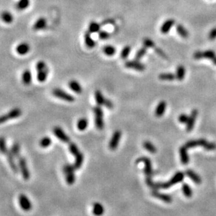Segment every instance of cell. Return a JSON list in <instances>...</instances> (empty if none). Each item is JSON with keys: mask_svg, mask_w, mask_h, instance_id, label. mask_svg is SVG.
Masks as SVG:
<instances>
[{"mask_svg": "<svg viewBox=\"0 0 216 216\" xmlns=\"http://www.w3.org/2000/svg\"><path fill=\"white\" fill-rule=\"evenodd\" d=\"M100 25H99L98 23L94 22V21L91 22L89 25H88V32H89L90 33L98 32L100 31Z\"/></svg>", "mask_w": 216, "mask_h": 216, "instance_id": "35", "label": "cell"}, {"mask_svg": "<svg viewBox=\"0 0 216 216\" xmlns=\"http://www.w3.org/2000/svg\"><path fill=\"white\" fill-rule=\"evenodd\" d=\"M198 113L199 112L197 110H193L192 111L191 114H190L189 119H188L187 124H186V129H187V131H188V132L191 131L194 128V124H195L196 119L197 117Z\"/></svg>", "mask_w": 216, "mask_h": 216, "instance_id": "13", "label": "cell"}, {"mask_svg": "<svg viewBox=\"0 0 216 216\" xmlns=\"http://www.w3.org/2000/svg\"><path fill=\"white\" fill-rule=\"evenodd\" d=\"M18 166L20 170L21 173H22L23 178L25 180H28L29 177H30V173H29L28 168H27L26 160H25V159L23 157V156H20V157L18 158Z\"/></svg>", "mask_w": 216, "mask_h": 216, "instance_id": "8", "label": "cell"}, {"mask_svg": "<svg viewBox=\"0 0 216 216\" xmlns=\"http://www.w3.org/2000/svg\"><path fill=\"white\" fill-rule=\"evenodd\" d=\"M103 52H104L107 56H113V55L115 54L116 49L114 46H112L111 45H107L103 48Z\"/></svg>", "mask_w": 216, "mask_h": 216, "instance_id": "40", "label": "cell"}, {"mask_svg": "<svg viewBox=\"0 0 216 216\" xmlns=\"http://www.w3.org/2000/svg\"><path fill=\"white\" fill-rule=\"evenodd\" d=\"M188 119H189V116H188L187 114H182L179 116L178 120L179 122L182 123V124H187Z\"/></svg>", "mask_w": 216, "mask_h": 216, "instance_id": "47", "label": "cell"}, {"mask_svg": "<svg viewBox=\"0 0 216 216\" xmlns=\"http://www.w3.org/2000/svg\"><path fill=\"white\" fill-rule=\"evenodd\" d=\"M29 5V0H19L17 3L16 7L18 10H25Z\"/></svg>", "mask_w": 216, "mask_h": 216, "instance_id": "37", "label": "cell"}, {"mask_svg": "<svg viewBox=\"0 0 216 216\" xmlns=\"http://www.w3.org/2000/svg\"><path fill=\"white\" fill-rule=\"evenodd\" d=\"M21 114H22V111L20 108H14V109L10 110L8 113L0 116V124H3L7 121L18 118L21 116Z\"/></svg>", "mask_w": 216, "mask_h": 216, "instance_id": "5", "label": "cell"}, {"mask_svg": "<svg viewBox=\"0 0 216 216\" xmlns=\"http://www.w3.org/2000/svg\"><path fill=\"white\" fill-rule=\"evenodd\" d=\"M46 20L43 17L39 18L38 20L33 25V29L35 30H41V29H44L46 27Z\"/></svg>", "mask_w": 216, "mask_h": 216, "instance_id": "22", "label": "cell"}, {"mask_svg": "<svg viewBox=\"0 0 216 216\" xmlns=\"http://www.w3.org/2000/svg\"><path fill=\"white\" fill-rule=\"evenodd\" d=\"M84 162V155L83 154L80 152L79 154H78L77 156H75V164H74V167H75V169H79L81 168L82 166V164H83Z\"/></svg>", "mask_w": 216, "mask_h": 216, "instance_id": "30", "label": "cell"}, {"mask_svg": "<svg viewBox=\"0 0 216 216\" xmlns=\"http://www.w3.org/2000/svg\"><path fill=\"white\" fill-rule=\"evenodd\" d=\"M155 52L159 55V56H160L161 57H162V58H167L166 54H165V52L164 51L161 49V48H155Z\"/></svg>", "mask_w": 216, "mask_h": 216, "instance_id": "50", "label": "cell"}, {"mask_svg": "<svg viewBox=\"0 0 216 216\" xmlns=\"http://www.w3.org/2000/svg\"><path fill=\"white\" fill-rule=\"evenodd\" d=\"M185 173H186V175H187V176L189 177L194 183L201 184V183H202V179H201L200 176L198 174H196L194 171L189 169V170H187V171H186Z\"/></svg>", "mask_w": 216, "mask_h": 216, "instance_id": "23", "label": "cell"}, {"mask_svg": "<svg viewBox=\"0 0 216 216\" xmlns=\"http://www.w3.org/2000/svg\"><path fill=\"white\" fill-rule=\"evenodd\" d=\"M29 50H30V46L26 42H22V43L19 44L16 48L17 54L20 56L26 55L29 51Z\"/></svg>", "mask_w": 216, "mask_h": 216, "instance_id": "14", "label": "cell"}, {"mask_svg": "<svg viewBox=\"0 0 216 216\" xmlns=\"http://www.w3.org/2000/svg\"><path fill=\"white\" fill-rule=\"evenodd\" d=\"M32 81V73L29 69H25L22 74V82L25 86H29Z\"/></svg>", "mask_w": 216, "mask_h": 216, "instance_id": "19", "label": "cell"}, {"mask_svg": "<svg viewBox=\"0 0 216 216\" xmlns=\"http://www.w3.org/2000/svg\"><path fill=\"white\" fill-rule=\"evenodd\" d=\"M88 120L85 118H82L77 122V128L79 131H83L88 127Z\"/></svg>", "mask_w": 216, "mask_h": 216, "instance_id": "36", "label": "cell"}, {"mask_svg": "<svg viewBox=\"0 0 216 216\" xmlns=\"http://www.w3.org/2000/svg\"><path fill=\"white\" fill-rule=\"evenodd\" d=\"M159 78L163 81H173L176 77L174 74L167 73H162L159 76Z\"/></svg>", "mask_w": 216, "mask_h": 216, "instance_id": "33", "label": "cell"}, {"mask_svg": "<svg viewBox=\"0 0 216 216\" xmlns=\"http://www.w3.org/2000/svg\"><path fill=\"white\" fill-rule=\"evenodd\" d=\"M206 143H207L206 140L202 138V139L196 140L188 141L187 143H186L185 146L187 148V149H189V148L195 147L196 146H202V147H204V146L206 145Z\"/></svg>", "mask_w": 216, "mask_h": 216, "instance_id": "16", "label": "cell"}, {"mask_svg": "<svg viewBox=\"0 0 216 216\" xmlns=\"http://www.w3.org/2000/svg\"><path fill=\"white\" fill-rule=\"evenodd\" d=\"M51 139L49 137H44L39 141V145L42 148H46L51 145Z\"/></svg>", "mask_w": 216, "mask_h": 216, "instance_id": "39", "label": "cell"}, {"mask_svg": "<svg viewBox=\"0 0 216 216\" xmlns=\"http://www.w3.org/2000/svg\"><path fill=\"white\" fill-rule=\"evenodd\" d=\"M95 99H96L97 105H99V106L104 105L105 98H104V96H103L102 93L99 90H97L96 93H95Z\"/></svg>", "mask_w": 216, "mask_h": 216, "instance_id": "31", "label": "cell"}, {"mask_svg": "<svg viewBox=\"0 0 216 216\" xmlns=\"http://www.w3.org/2000/svg\"><path fill=\"white\" fill-rule=\"evenodd\" d=\"M143 147L145 148L146 150L150 152L152 154H155L156 152V148L152 143L149 141H145L143 143Z\"/></svg>", "mask_w": 216, "mask_h": 216, "instance_id": "34", "label": "cell"}, {"mask_svg": "<svg viewBox=\"0 0 216 216\" xmlns=\"http://www.w3.org/2000/svg\"><path fill=\"white\" fill-rule=\"evenodd\" d=\"M185 75V67L183 65H179L177 66L176 69V75H175V77H176V79L179 81H182L184 79Z\"/></svg>", "mask_w": 216, "mask_h": 216, "instance_id": "27", "label": "cell"}, {"mask_svg": "<svg viewBox=\"0 0 216 216\" xmlns=\"http://www.w3.org/2000/svg\"><path fill=\"white\" fill-rule=\"evenodd\" d=\"M1 18L2 20L6 23H11L14 20V17H13L12 14L8 11H3L1 14Z\"/></svg>", "mask_w": 216, "mask_h": 216, "instance_id": "28", "label": "cell"}, {"mask_svg": "<svg viewBox=\"0 0 216 216\" xmlns=\"http://www.w3.org/2000/svg\"><path fill=\"white\" fill-rule=\"evenodd\" d=\"M125 66L127 68L133 69L137 71H144L145 69V65L139 62V60H129L125 63Z\"/></svg>", "mask_w": 216, "mask_h": 216, "instance_id": "11", "label": "cell"}, {"mask_svg": "<svg viewBox=\"0 0 216 216\" xmlns=\"http://www.w3.org/2000/svg\"><path fill=\"white\" fill-rule=\"evenodd\" d=\"M75 167L73 165L65 164L63 166V173H65V178L67 184L69 185H73L75 181Z\"/></svg>", "mask_w": 216, "mask_h": 216, "instance_id": "4", "label": "cell"}, {"mask_svg": "<svg viewBox=\"0 0 216 216\" xmlns=\"http://www.w3.org/2000/svg\"><path fill=\"white\" fill-rule=\"evenodd\" d=\"M174 24L175 20H173V19H168V20H166L163 23L162 27H161V32H162L163 34L168 33Z\"/></svg>", "mask_w": 216, "mask_h": 216, "instance_id": "20", "label": "cell"}, {"mask_svg": "<svg viewBox=\"0 0 216 216\" xmlns=\"http://www.w3.org/2000/svg\"><path fill=\"white\" fill-rule=\"evenodd\" d=\"M121 137H122V132L120 131H116L113 133V135H112L109 143V147L110 150H114L116 149L118 144L119 143Z\"/></svg>", "mask_w": 216, "mask_h": 216, "instance_id": "12", "label": "cell"}, {"mask_svg": "<svg viewBox=\"0 0 216 216\" xmlns=\"http://www.w3.org/2000/svg\"><path fill=\"white\" fill-rule=\"evenodd\" d=\"M90 34L91 33L89 32L85 33V35H84V41H85V44L88 48H92L96 46V42L92 39V37H91Z\"/></svg>", "mask_w": 216, "mask_h": 216, "instance_id": "26", "label": "cell"}, {"mask_svg": "<svg viewBox=\"0 0 216 216\" xmlns=\"http://www.w3.org/2000/svg\"><path fill=\"white\" fill-rule=\"evenodd\" d=\"M143 163L145 164V173L146 175V181L151 180V177L152 175V164L151 161L149 158L147 157H140L138 159L136 160V163Z\"/></svg>", "mask_w": 216, "mask_h": 216, "instance_id": "7", "label": "cell"}, {"mask_svg": "<svg viewBox=\"0 0 216 216\" xmlns=\"http://www.w3.org/2000/svg\"><path fill=\"white\" fill-rule=\"evenodd\" d=\"M52 93L55 97L60 98L61 100L67 101V102L72 103L75 100V98L72 95L69 94L68 93L60 89V88H54Z\"/></svg>", "mask_w": 216, "mask_h": 216, "instance_id": "6", "label": "cell"}, {"mask_svg": "<svg viewBox=\"0 0 216 216\" xmlns=\"http://www.w3.org/2000/svg\"><path fill=\"white\" fill-rule=\"evenodd\" d=\"M69 87L70 88L71 90H73L74 92L77 93V94H81L82 92V87L80 85V84L76 80H72L69 82L68 84Z\"/></svg>", "mask_w": 216, "mask_h": 216, "instance_id": "24", "label": "cell"}, {"mask_svg": "<svg viewBox=\"0 0 216 216\" xmlns=\"http://www.w3.org/2000/svg\"><path fill=\"white\" fill-rule=\"evenodd\" d=\"M18 202L19 204L21 207V208L23 209L24 211H29L32 208V203L29 200V199L27 197L26 195L25 194H21L18 196Z\"/></svg>", "mask_w": 216, "mask_h": 216, "instance_id": "9", "label": "cell"}, {"mask_svg": "<svg viewBox=\"0 0 216 216\" xmlns=\"http://www.w3.org/2000/svg\"><path fill=\"white\" fill-rule=\"evenodd\" d=\"M36 69L37 72V78L39 82H44L47 79L48 75V67L46 63L43 60H40L36 65Z\"/></svg>", "mask_w": 216, "mask_h": 216, "instance_id": "2", "label": "cell"}, {"mask_svg": "<svg viewBox=\"0 0 216 216\" xmlns=\"http://www.w3.org/2000/svg\"><path fill=\"white\" fill-rule=\"evenodd\" d=\"M8 151V150L6 147V140L4 137H0V152L2 154H5L7 153Z\"/></svg>", "mask_w": 216, "mask_h": 216, "instance_id": "42", "label": "cell"}, {"mask_svg": "<svg viewBox=\"0 0 216 216\" xmlns=\"http://www.w3.org/2000/svg\"><path fill=\"white\" fill-rule=\"evenodd\" d=\"M208 38L211 40H213L215 39L216 38V27H214V28H213L212 30L210 32V33H209V35H208Z\"/></svg>", "mask_w": 216, "mask_h": 216, "instance_id": "52", "label": "cell"}, {"mask_svg": "<svg viewBox=\"0 0 216 216\" xmlns=\"http://www.w3.org/2000/svg\"><path fill=\"white\" fill-rule=\"evenodd\" d=\"M180 156H181V162L184 165H187L189 163L190 159L187 153V148L185 146H183L180 148Z\"/></svg>", "mask_w": 216, "mask_h": 216, "instance_id": "17", "label": "cell"}, {"mask_svg": "<svg viewBox=\"0 0 216 216\" xmlns=\"http://www.w3.org/2000/svg\"><path fill=\"white\" fill-rule=\"evenodd\" d=\"M10 151L11 152V153L13 154V155L15 156V158H19L20 156V145H19L18 143H14V145H12L11 149Z\"/></svg>", "mask_w": 216, "mask_h": 216, "instance_id": "38", "label": "cell"}, {"mask_svg": "<svg viewBox=\"0 0 216 216\" xmlns=\"http://www.w3.org/2000/svg\"><path fill=\"white\" fill-rule=\"evenodd\" d=\"M194 58L196 60H200V59L204 58V55L202 51H196L194 54Z\"/></svg>", "mask_w": 216, "mask_h": 216, "instance_id": "51", "label": "cell"}, {"mask_svg": "<svg viewBox=\"0 0 216 216\" xmlns=\"http://www.w3.org/2000/svg\"><path fill=\"white\" fill-rule=\"evenodd\" d=\"M183 192L186 197L190 198L192 196V190L189 185L187 184H183Z\"/></svg>", "mask_w": 216, "mask_h": 216, "instance_id": "41", "label": "cell"}, {"mask_svg": "<svg viewBox=\"0 0 216 216\" xmlns=\"http://www.w3.org/2000/svg\"><path fill=\"white\" fill-rule=\"evenodd\" d=\"M176 31L181 37L183 38H187L189 36V32L185 27L182 25H177L176 26Z\"/></svg>", "mask_w": 216, "mask_h": 216, "instance_id": "32", "label": "cell"}, {"mask_svg": "<svg viewBox=\"0 0 216 216\" xmlns=\"http://www.w3.org/2000/svg\"><path fill=\"white\" fill-rule=\"evenodd\" d=\"M105 212L104 207L100 203H95L93 207V213L96 216H101Z\"/></svg>", "mask_w": 216, "mask_h": 216, "instance_id": "25", "label": "cell"}, {"mask_svg": "<svg viewBox=\"0 0 216 216\" xmlns=\"http://www.w3.org/2000/svg\"><path fill=\"white\" fill-rule=\"evenodd\" d=\"M166 110V103L164 100L161 101L156 107L155 115L156 116H158V117H160V116L164 115Z\"/></svg>", "mask_w": 216, "mask_h": 216, "instance_id": "21", "label": "cell"}, {"mask_svg": "<svg viewBox=\"0 0 216 216\" xmlns=\"http://www.w3.org/2000/svg\"><path fill=\"white\" fill-rule=\"evenodd\" d=\"M143 44L146 48H154L155 46V44L150 38H145L143 39Z\"/></svg>", "mask_w": 216, "mask_h": 216, "instance_id": "46", "label": "cell"}, {"mask_svg": "<svg viewBox=\"0 0 216 216\" xmlns=\"http://www.w3.org/2000/svg\"><path fill=\"white\" fill-rule=\"evenodd\" d=\"M131 48L130 46H126L123 48L122 52H121V57L122 59H126L128 58L129 54H130Z\"/></svg>", "mask_w": 216, "mask_h": 216, "instance_id": "45", "label": "cell"}, {"mask_svg": "<svg viewBox=\"0 0 216 216\" xmlns=\"http://www.w3.org/2000/svg\"><path fill=\"white\" fill-rule=\"evenodd\" d=\"M152 195L156 199H159L163 201V202H165L166 203H171L172 202V198L168 194H161L159 192H156V190H153L152 192Z\"/></svg>", "mask_w": 216, "mask_h": 216, "instance_id": "18", "label": "cell"}, {"mask_svg": "<svg viewBox=\"0 0 216 216\" xmlns=\"http://www.w3.org/2000/svg\"><path fill=\"white\" fill-rule=\"evenodd\" d=\"M204 58L211 59L213 61V64L216 65V54L212 50H207L206 51L203 52Z\"/></svg>", "mask_w": 216, "mask_h": 216, "instance_id": "29", "label": "cell"}, {"mask_svg": "<svg viewBox=\"0 0 216 216\" xmlns=\"http://www.w3.org/2000/svg\"><path fill=\"white\" fill-rule=\"evenodd\" d=\"M184 173L182 172H177L175 173L172 178L167 183H155L154 184V187L153 190L156 189H168V188L171 187L175 184H177L180 183V182L183 181L184 179Z\"/></svg>", "mask_w": 216, "mask_h": 216, "instance_id": "1", "label": "cell"}, {"mask_svg": "<svg viewBox=\"0 0 216 216\" xmlns=\"http://www.w3.org/2000/svg\"><path fill=\"white\" fill-rule=\"evenodd\" d=\"M6 157H7L8 162V164H9V166L11 168L12 171L16 173H18V166H17L16 162H15V160H14L15 156L13 155L11 152L8 150L7 153L6 154Z\"/></svg>", "mask_w": 216, "mask_h": 216, "instance_id": "15", "label": "cell"}, {"mask_svg": "<svg viewBox=\"0 0 216 216\" xmlns=\"http://www.w3.org/2000/svg\"><path fill=\"white\" fill-rule=\"evenodd\" d=\"M204 148H205L206 150H214L216 149V144L207 142L206 145L204 146Z\"/></svg>", "mask_w": 216, "mask_h": 216, "instance_id": "48", "label": "cell"}, {"mask_svg": "<svg viewBox=\"0 0 216 216\" xmlns=\"http://www.w3.org/2000/svg\"><path fill=\"white\" fill-rule=\"evenodd\" d=\"M146 52H147V48L146 47H143L137 51L136 54H135V60H140V59L143 58V57L146 54Z\"/></svg>", "mask_w": 216, "mask_h": 216, "instance_id": "43", "label": "cell"}, {"mask_svg": "<svg viewBox=\"0 0 216 216\" xmlns=\"http://www.w3.org/2000/svg\"><path fill=\"white\" fill-rule=\"evenodd\" d=\"M69 152H71V154H73L74 156H77L78 154L80 153L79 149H78L77 145L75 143H69Z\"/></svg>", "mask_w": 216, "mask_h": 216, "instance_id": "44", "label": "cell"}, {"mask_svg": "<svg viewBox=\"0 0 216 216\" xmlns=\"http://www.w3.org/2000/svg\"><path fill=\"white\" fill-rule=\"evenodd\" d=\"M98 36L100 39H107L110 37V34L106 31H101L99 32Z\"/></svg>", "mask_w": 216, "mask_h": 216, "instance_id": "49", "label": "cell"}, {"mask_svg": "<svg viewBox=\"0 0 216 216\" xmlns=\"http://www.w3.org/2000/svg\"><path fill=\"white\" fill-rule=\"evenodd\" d=\"M53 132H54V135H56V137L60 140L61 142L64 143H68L70 141V138H69L68 135L65 133V131L63 130L60 127L56 126L53 129Z\"/></svg>", "mask_w": 216, "mask_h": 216, "instance_id": "10", "label": "cell"}, {"mask_svg": "<svg viewBox=\"0 0 216 216\" xmlns=\"http://www.w3.org/2000/svg\"><path fill=\"white\" fill-rule=\"evenodd\" d=\"M94 112L95 114V124L97 128L102 130L104 128V121H103V112L101 107L98 105L94 107Z\"/></svg>", "mask_w": 216, "mask_h": 216, "instance_id": "3", "label": "cell"}, {"mask_svg": "<svg viewBox=\"0 0 216 216\" xmlns=\"http://www.w3.org/2000/svg\"><path fill=\"white\" fill-rule=\"evenodd\" d=\"M104 105L107 108V109H112V107H113V106H114L113 103H112V101L110 100H107V99H105Z\"/></svg>", "mask_w": 216, "mask_h": 216, "instance_id": "53", "label": "cell"}]
</instances>
